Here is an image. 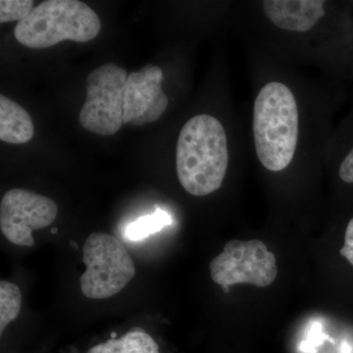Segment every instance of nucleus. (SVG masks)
<instances>
[{"instance_id":"nucleus-1","label":"nucleus","mask_w":353,"mask_h":353,"mask_svg":"<svg viewBox=\"0 0 353 353\" xmlns=\"http://www.w3.org/2000/svg\"><path fill=\"white\" fill-rule=\"evenodd\" d=\"M252 103L245 123L248 152L265 172L280 176L321 163L330 138V99L308 78L263 44L248 41Z\"/></svg>"},{"instance_id":"nucleus-2","label":"nucleus","mask_w":353,"mask_h":353,"mask_svg":"<svg viewBox=\"0 0 353 353\" xmlns=\"http://www.w3.org/2000/svg\"><path fill=\"white\" fill-rule=\"evenodd\" d=\"M245 154L250 152L243 120L227 126L215 114H194L176 138V178L188 194L208 196L223 187L234 157Z\"/></svg>"},{"instance_id":"nucleus-3","label":"nucleus","mask_w":353,"mask_h":353,"mask_svg":"<svg viewBox=\"0 0 353 353\" xmlns=\"http://www.w3.org/2000/svg\"><path fill=\"white\" fill-rule=\"evenodd\" d=\"M101 29L99 16L85 2L46 0L18 22L14 36L22 46L43 50L63 41L88 43Z\"/></svg>"},{"instance_id":"nucleus-4","label":"nucleus","mask_w":353,"mask_h":353,"mask_svg":"<svg viewBox=\"0 0 353 353\" xmlns=\"http://www.w3.org/2000/svg\"><path fill=\"white\" fill-rule=\"evenodd\" d=\"M87 270L81 276L83 296L105 299L119 294L136 275V266L123 243L112 234L92 233L83 246Z\"/></svg>"},{"instance_id":"nucleus-5","label":"nucleus","mask_w":353,"mask_h":353,"mask_svg":"<svg viewBox=\"0 0 353 353\" xmlns=\"http://www.w3.org/2000/svg\"><path fill=\"white\" fill-rule=\"evenodd\" d=\"M127 71L114 63L102 65L87 79V99L80 112L81 125L99 136H112L122 125Z\"/></svg>"},{"instance_id":"nucleus-6","label":"nucleus","mask_w":353,"mask_h":353,"mask_svg":"<svg viewBox=\"0 0 353 353\" xmlns=\"http://www.w3.org/2000/svg\"><path fill=\"white\" fill-rule=\"evenodd\" d=\"M210 277L229 290L230 285L250 284L265 288L278 275L277 260L259 240H232L209 264Z\"/></svg>"},{"instance_id":"nucleus-7","label":"nucleus","mask_w":353,"mask_h":353,"mask_svg":"<svg viewBox=\"0 0 353 353\" xmlns=\"http://www.w3.org/2000/svg\"><path fill=\"white\" fill-rule=\"evenodd\" d=\"M58 206L52 199L31 190H8L0 203V229L13 245L31 248L32 232L50 226L57 219Z\"/></svg>"},{"instance_id":"nucleus-8","label":"nucleus","mask_w":353,"mask_h":353,"mask_svg":"<svg viewBox=\"0 0 353 353\" xmlns=\"http://www.w3.org/2000/svg\"><path fill=\"white\" fill-rule=\"evenodd\" d=\"M163 71L157 65H146L128 76L124 92V124L134 126L155 122L169 106L163 88Z\"/></svg>"},{"instance_id":"nucleus-9","label":"nucleus","mask_w":353,"mask_h":353,"mask_svg":"<svg viewBox=\"0 0 353 353\" xmlns=\"http://www.w3.org/2000/svg\"><path fill=\"white\" fill-rule=\"evenodd\" d=\"M34 134L31 116L12 99L0 95V139L12 145L31 141Z\"/></svg>"},{"instance_id":"nucleus-10","label":"nucleus","mask_w":353,"mask_h":353,"mask_svg":"<svg viewBox=\"0 0 353 353\" xmlns=\"http://www.w3.org/2000/svg\"><path fill=\"white\" fill-rule=\"evenodd\" d=\"M87 353H160L157 341L141 330H132L120 339H111Z\"/></svg>"},{"instance_id":"nucleus-11","label":"nucleus","mask_w":353,"mask_h":353,"mask_svg":"<svg viewBox=\"0 0 353 353\" xmlns=\"http://www.w3.org/2000/svg\"><path fill=\"white\" fill-rule=\"evenodd\" d=\"M171 224V217L168 212L162 209H155L152 214L143 216L131 223L126 230L128 240L139 241L148 238L150 234L161 231L163 228Z\"/></svg>"},{"instance_id":"nucleus-12","label":"nucleus","mask_w":353,"mask_h":353,"mask_svg":"<svg viewBox=\"0 0 353 353\" xmlns=\"http://www.w3.org/2000/svg\"><path fill=\"white\" fill-rule=\"evenodd\" d=\"M22 294L20 288L13 283L0 282V331L3 332L20 314Z\"/></svg>"},{"instance_id":"nucleus-13","label":"nucleus","mask_w":353,"mask_h":353,"mask_svg":"<svg viewBox=\"0 0 353 353\" xmlns=\"http://www.w3.org/2000/svg\"><path fill=\"white\" fill-rule=\"evenodd\" d=\"M34 9L32 0H1L0 1V23L22 21Z\"/></svg>"},{"instance_id":"nucleus-14","label":"nucleus","mask_w":353,"mask_h":353,"mask_svg":"<svg viewBox=\"0 0 353 353\" xmlns=\"http://www.w3.org/2000/svg\"><path fill=\"white\" fill-rule=\"evenodd\" d=\"M343 157L339 162L338 176L341 182L353 185V143L347 150L341 153Z\"/></svg>"},{"instance_id":"nucleus-15","label":"nucleus","mask_w":353,"mask_h":353,"mask_svg":"<svg viewBox=\"0 0 353 353\" xmlns=\"http://www.w3.org/2000/svg\"><path fill=\"white\" fill-rule=\"evenodd\" d=\"M341 254L353 266V218L348 222L345 230V245L341 250Z\"/></svg>"}]
</instances>
